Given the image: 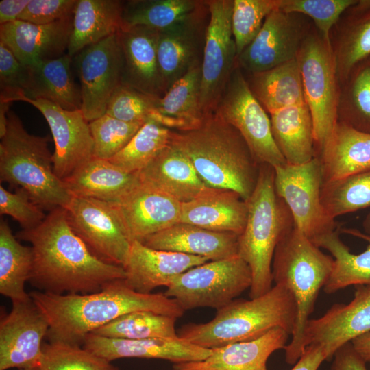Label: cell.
Here are the masks:
<instances>
[{"label":"cell","mask_w":370,"mask_h":370,"mask_svg":"<svg viewBox=\"0 0 370 370\" xmlns=\"http://www.w3.org/2000/svg\"><path fill=\"white\" fill-rule=\"evenodd\" d=\"M326 358L324 348L319 345L312 344L305 348L303 354L291 370H318Z\"/></svg>","instance_id":"obj_53"},{"label":"cell","mask_w":370,"mask_h":370,"mask_svg":"<svg viewBox=\"0 0 370 370\" xmlns=\"http://www.w3.org/2000/svg\"><path fill=\"white\" fill-rule=\"evenodd\" d=\"M269 115L274 141L288 164H301L316 158L313 121L306 102Z\"/></svg>","instance_id":"obj_32"},{"label":"cell","mask_w":370,"mask_h":370,"mask_svg":"<svg viewBox=\"0 0 370 370\" xmlns=\"http://www.w3.org/2000/svg\"><path fill=\"white\" fill-rule=\"evenodd\" d=\"M247 74L251 93L269 114L306 102L297 58L267 71Z\"/></svg>","instance_id":"obj_36"},{"label":"cell","mask_w":370,"mask_h":370,"mask_svg":"<svg viewBox=\"0 0 370 370\" xmlns=\"http://www.w3.org/2000/svg\"><path fill=\"white\" fill-rule=\"evenodd\" d=\"M208 261L201 256L154 249L135 241L123 267L125 280L134 291L149 294L157 287H167L177 275Z\"/></svg>","instance_id":"obj_25"},{"label":"cell","mask_w":370,"mask_h":370,"mask_svg":"<svg viewBox=\"0 0 370 370\" xmlns=\"http://www.w3.org/2000/svg\"><path fill=\"white\" fill-rule=\"evenodd\" d=\"M73 17L46 25L21 20L0 25V42L28 66L59 58L67 51Z\"/></svg>","instance_id":"obj_22"},{"label":"cell","mask_w":370,"mask_h":370,"mask_svg":"<svg viewBox=\"0 0 370 370\" xmlns=\"http://www.w3.org/2000/svg\"><path fill=\"white\" fill-rule=\"evenodd\" d=\"M176 319L153 311H136L121 316L92 333L121 339L173 338L178 337Z\"/></svg>","instance_id":"obj_40"},{"label":"cell","mask_w":370,"mask_h":370,"mask_svg":"<svg viewBox=\"0 0 370 370\" xmlns=\"http://www.w3.org/2000/svg\"><path fill=\"white\" fill-rule=\"evenodd\" d=\"M49 330L45 315L31 297L13 302L0 322V370L39 366Z\"/></svg>","instance_id":"obj_17"},{"label":"cell","mask_w":370,"mask_h":370,"mask_svg":"<svg viewBox=\"0 0 370 370\" xmlns=\"http://www.w3.org/2000/svg\"><path fill=\"white\" fill-rule=\"evenodd\" d=\"M171 130L148 119L129 143L108 160L122 170L136 173L170 144Z\"/></svg>","instance_id":"obj_42"},{"label":"cell","mask_w":370,"mask_h":370,"mask_svg":"<svg viewBox=\"0 0 370 370\" xmlns=\"http://www.w3.org/2000/svg\"><path fill=\"white\" fill-rule=\"evenodd\" d=\"M337 121L370 133V56L356 64L340 84Z\"/></svg>","instance_id":"obj_38"},{"label":"cell","mask_w":370,"mask_h":370,"mask_svg":"<svg viewBox=\"0 0 370 370\" xmlns=\"http://www.w3.org/2000/svg\"><path fill=\"white\" fill-rule=\"evenodd\" d=\"M304 99L313 121L316 157L337 122L339 81L330 40L313 25L297 56Z\"/></svg>","instance_id":"obj_8"},{"label":"cell","mask_w":370,"mask_h":370,"mask_svg":"<svg viewBox=\"0 0 370 370\" xmlns=\"http://www.w3.org/2000/svg\"><path fill=\"white\" fill-rule=\"evenodd\" d=\"M208 21L205 1L188 18L159 30L157 58L164 92L194 66L201 63Z\"/></svg>","instance_id":"obj_18"},{"label":"cell","mask_w":370,"mask_h":370,"mask_svg":"<svg viewBox=\"0 0 370 370\" xmlns=\"http://www.w3.org/2000/svg\"><path fill=\"white\" fill-rule=\"evenodd\" d=\"M199 0H130L124 1L123 26H146L158 30L188 18L204 5Z\"/></svg>","instance_id":"obj_39"},{"label":"cell","mask_w":370,"mask_h":370,"mask_svg":"<svg viewBox=\"0 0 370 370\" xmlns=\"http://www.w3.org/2000/svg\"><path fill=\"white\" fill-rule=\"evenodd\" d=\"M0 214L8 215L18 222L22 230L37 227L45 219L46 214L21 188L14 193L7 190L0 185Z\"/></svg>","instance_id":"obj_49"},{"label":"cell","mask_w":370,"mask_h":370,"mask_svg":"<svg viewBox=\"0 0 370 370\" xmlns=\"http://www.w3.org/2000/svg\"><path fill=\"white\" fill-rule=\"evenodd\" d=\"M51 138L31 134L20 118L8 113L7 129L0 142V179L24 190L45 210L66 208L73 195L54 173Z\"/></svg>","instance_id":"obj_7"},{"label":"cell","mask_w":370,"mask_h":370,"mask_svg":"<svg viewBox=\"0 0 370 370\" xmlns=\"http://www.w3.org/2000/svg\"><path fill=\"white\" fill-rule=\"evenodd\" d=\"M330 44L340 84L370 56V0H357L343 12L330 31Z\"/></svg>","instance_id":"obj_30"},{"label":"cell","mask_w":370,"mask_h":370,"mask_svg":"<svg viewBox=\"0 0 370 370\" xmlns=\"http://www.w3.org/2000/svg\"><path fill=\"white\" fill-rule=\"evenodd\" d=\"M351 343L363 359L370 363V332L354 338Z\"/></svg>","instance_id":"obj_55"},{"label":"cell","mask_w":370,"mask_h":370,"mask_svg":"<svg viewBox=\"0 0 370 370\" xmlns=\"http://www.w3.org/2000/svg\"><path fill=\"white\" fill-rule=\"evenodd\" d=\"M332 360L330 370H367V362L356 352L351 342L338 348Z\"/></svg>","instance_id":"obj_52"},{"label":"cell","mask_w":370,"mask_h":370,"mask_svg":"<svg viewBox=\"0 0 370 370\" xmlns=\"http://www.w3.org/2000/svg\"><path fill=\"white\" fill-rule=\"evenodd\" d=\"M319 159L323 182L370 169V133L337 121Z\"/></svg>","instance_id":"obj_31"},{"label":"cell","mask_w":370,"mask_h":370,"mask_svg":"<svg viewBox=\"0 0 370 370\" xmlns=\"http://www.w3.org/2000/svg\"><path fill=\"white\" fill-rule=\"evenodd\" d=\"M41 370H119L82 346L60 342L44 343L39 363Z\"/></svg>","instance_id":"obj_44"},{"label":"cell","mask_w":370,"mask_h":370,"mask_svg":"<svg viewBox=\"0 0 370 370\" xmlns=\"http://www.w3.org/2000/svg\"><path fill=\"white\" fill-rule=\"evenodd\" d=\"M278 0H234L232 29L237 56L252 42Z\"/></svg>","instance_id":"obj_45"},{"label":"cell","mask_w":370,"mask_h":370,"mask_svg":"<svg viewBox=\"0 0 370 370\" xmlns=\"http://www.w3.org/2000/svg\"><path fill=\"white\" fill-rule=\"evenodd\" d=\"M29 79V66L22 64L12 51L0 42L1 95L24 92Z\"/></svg>","instance_id":"obj_51"},{"label":"cell","mask_w":370,"mask_h":370,"mask_svg":"<svg viewBox=\"0 0 370 370\" xmlns=\"http://www.w3.org/2000/svg\"><path fill=\"white\" fill-rule=\"evenodd\" d=\"M82 347L110 362L123 358H139L180 363L203 360L212 353V349L199 347L179 336L131 340L90 333L85 338Z\"/></svg>","instance_id":"obj_24"},{"label":"cell","mask_w":370,"mask_h":370,"mask_svg":"<svg viewBox=\"0 0 370 370\" xmlns=\"http://www.w3.org/2000/svg\"><path fill=\"white\" fill-rule=\"evenodd\" d=\"M7 103L24 101L43 115L55 144L53 164L55 174L64 181L94 158V143L89 122L81 110H67L43 99H30L21 93L0 95Z\"/></svg>","instance_id":"obj_14"},{"label":"cell","mask_w":370,"mask_h":370,"mask_svg":"<svg viewBox=\"0 0 370 370\" xmlns=\"http://www.w3.org/2000/svg\"><path fill=\"white\" fill-rule=\"evenodd\" d=\"M312 243L328 250L334 258L323 287L326 293L352 285H370V235L356 229L338 227Z\"/></svg>","instance_id":"obj_20"},{"label":"cell","mask_w":370,"mask_h":370,"mask_svg":"<svg viewBox=\"0 0 370 370\" xmlns=\"http://www.w3.org/2000/svg\"><path fill=\"white\" fill-rule=\"evenodd\" d=\"M362 227L365 234L370 235V212L367 214L362 222Z\"/></svg>","instance_id":"obj_57"},{"label":"cell","mask_w":370,"mask_h":370,"mask_svg":"<svg viewBox=\"0 0 370 370\" xmlns=\"http://www.w3.org/2000/svg\"><path fill=\"white\" fill-rule=\"evenodd\" d=\"M214 112L238 131L259 164L277 167L287 163L274 141L268 113L236 64Z\"/></svg>","instance_id":"obj_10"},{"label":"cell","mask_w":370,"mask_h":370,"mask_svg":"<svg viewBox=\"0 0 370 370\" xmlns=\"http://www.w3.org/2000/svg\"><path fill=\"white\" fill-rule=\"evenodd\" d=\"M275 188L288 206L294 226L312 242L340 226L326 213L321 199L323 183L320 160L273 167Z\"/></svg>","instance_id":"obj_11"},{"label":"cell","mask_w":370,"mask_h":370,"mask_svg":"<svg viewBox=\"0 0 370 370\" xmlns=\"http://www.w3.org/2000/svg\"><path fill=\"white\" fill-rule=\"evenodd\" d=\"M29 294L49 322L48 341L79 346L89 334L130 312L149 310L177 319L185 312L164 293H138L125 279L88 294L58 295L40 291Z\"/></svg>","instance_id":"obj_2"},{"label":"cell","mask_w":370,"mask_h":370,"mask_svg":"<svg viewBox=\"0 0 370 370\" xmlns=\"http://www.w3.org/2000/svg\"><path fill=\"white\" fill-rule=\"evenodd\" d=\"M370 332V285L355 286L354 299L347 304H335L317 319H310L304 334V347H323L327 361L345 343Z\"/></svg>","instance_id":"obj_19"},{"label":"cell","mask_w":370,"mask_h":370,"mask_svg":"<svg viewBox=\"0 0 370 370\" xmlns=\"http://www.w3.org/2000/svg\"><path fill=\"white\" fill-rule=\"evenodd\" d=\"M64 209L72 229L97 256L125 266L132 242L114 203L73 196Z\"/></svg>","instance_id":"obj_13"},{"label":"cell","mask_w":370,"mask_h":370,"mask_svg":"<svg viewBox=\"0 0 370 370\" xmlns=\"http://www.w3.org/2000/svg\"><path fill=\"white\" fill-rule=\"evenodd\" d=\"M333 264L332 256L323 253L295 226L275 248L272 261L273 282L290 291L297 307L292 338L284 348L285 361L289 365H295L304 352V330Z\"/></svg>","instance_id":"obj_6"},{"label":"cell","mask_w":370,"mask_h":370,"mask_svg":"<svg viewBox=\"0 0 370 370\" xmlns=\"http://www.w3.org/2000/svg\"><path fill=\"white\" fill-rule=\"evenodd\" d=\"M30 0H1L0 1V25L16 21Z\"/></svg>","instance_id":"obj_54"},{"label":"cell","mask_w":370,"mask_h":370,"mask_svg":"<svg viewBox=\"0 0 370 370\" xmlns=\"http://www.w3.org/2000/svg\"><path fill=\"white\" fill-rule=\"evenodd\" d=\"M170 144L187 156L208 187L232 190L245 201L251 196L260 164L238 131L215 112L193 129L171 130Z\"/></svg>","instance_id":"obj_3"},{"label":"cell","mask_w":370,"mask_h":370,"mask_svg":"<svg viewBox=\"0 0 370 370\" xmlns=\"http://www.w3.org/2000/svg\"><path fill=\"white\" fill-rule=\"evenodd\" d=\"M209 21L201 61L200 103L204 116L215 111L236 66L232 29L234 0H206Z\"/></svg>","instance_id":"obj_12"},{"label":"cell","mask_w":370,"mask_h":370,"mask_svg":"<svg viewBox=\"0 0 370 370\" xmlns=\"http://www.w3.org/2000/svg\"><path fill=\"white\" fill-rule=\"evenodd\" d=\"M78 0H30L18 20L46 25L73 16Z\"/></svg>","instance_id":"obj_50"},{"label":"cell","mask_w":370,"mask_h":370,"mask_svg":"<svg viewBox=\"0 0 370 370\" xmlns=\"http://www.w3.org/2000/svg\"><path fill=\"white\" fill-rule=\"evenodd\" d=\"M10 103L0 101V138L6 132Z\"/></svg>","instance_id":"obj_56"},{"label":"cell","mask_w":370,"mask_h":370,"mask_svg":"<svg viewBox=\"0 0 370 370\" xmlns=\"http://www.w3.org/2000/svg\"><path fill=\"white\" fill-rule=\"evenodd\" d=\"M124 1L78 0L66 53L74 57L85 47L118 33L123 27Z\"/></svg>","instance_id":"obj_34"},{"label":"cell","mask_w":370,"mask_h":370,"mask_svg":"<svg viewBox=\"0 0 370 370\" xmlns=\"http://www.w3.org/2000/svg\"><path fill=\"white\" fill-rule=\"evenodd\" d=\"M159 30L146 26H123L118 32L122 53L121 84L145 94L164 95L158 58Z\"/></svg>","instance_id":"obj_23"},{"label":"cell","mask_w":370,"mask_h":370,"mask_svg":"<svg viewBox=\"0 0 370 370\" xmlns=\"http://www.w3.org/2000/svg\"><path fill=\"white\" fill-rule=\"evenodd\" d=\"M33 267L32 247L23 245L5 220L0 222V293L12 302L23 301L30 296L25 291Z\"/></svg>","instance_id":"obj_37"},{"label":"cell","mask_w":370,"mask_h":370,"mask_svg":"<svg viewBox=\"0 0 370 370\" xmlns=\"http://www.w3.org/2000/svg\"><path fill=\"white\" fill-rule=\"evenodd\" d=\"M249 265L238 256L210 260L177 275L164 294L184 310L208 307L217 310L251 285Z\"/></svg>","instance_id":"obj_9"},{"label":"cell","mask_w":370,"mask_h":370,"mask_svg":"<svg viewBox=\"0 0 370 370\" xmlns=\"http://www.w3.org/2000/svg\"><path fill=\"white\" fill-rule=\"evenodd\" d=\"M289 334L275 328L251 341L212 349L203 360L174 363L173 370H268L267 362L275 351L284 349Z\"/></svg>","instance_id":"obj_26"},{"label":"cell","mask_w":370,"mask_h":370,"mask_svg":"<svg viewBox=\"0 0 370 370\" xmlns=\"http://www.w3.org/2000/svg\"><path fill=\"white\" fill-rule=\"evenodd\" d=\"M18 370H41L39 367V366L36 367H27V368H22L19 369Z\"/></svg>","instance_id":"obj_58"},{"label":"cell","mask_w":370,"mask_h":370,"mask_svg":"<svg viewBox=\"0 0 370 370\" xmlns=\"http://www.w3.org/2000/svg\"><path fill=\"white\" fill-rule=\"evenodd\" d=\"M114 204L132 243L180 222L182 203L140 182Z\"/></svg>","instance_id":"obj_21"},{"label":"cell","mask_w":370,"mask_h":370,"mask_svg":"<svg viewBox=\"0 0 370 370\" xmlns=\"http://www.w3.org/2000/svg\"><path fill=\"white\" fill-rule=\"evenodd\" d=\"M144 123L125 122L106 114L89 122L94 157L108 160L114 157L129 143Z\"/></svg>","instance_id":"obj_46"},{"label":"cell","mask_w":370,"mask_h":370,"mask_svg":"<svg viewBox=\"0 0 370 370\" xmlns=\"http://www.w3.org/2000/svg\"><path fill=\"white\" fill-rule=\"evenodd\" d=\"M72 61L73 57L66 53L59 58L29 66L27 88L24 92H15L33 99L49 101L67 110H81L80 88L73 77Z\"/></svg>","instance_id":"obj_33"},{"label":"cell","mask_w":370,"mask_h":370,"mask_svg":"<svg viewBox=\"0 0 370 370\" xmlns=\"http://www.w3.org/2000/svg\"><path fill=\"white\" fill-rule=\"evenodd\" d=\"M136 174L142 184L182 204L197 197L208 188L187 156L171 144Z\"/></svg>","instance_id":"obj_28"},{"label":"cell","mask_w":370,"mask_h":370,"mask_svg":"<svg viewBox=\"0 0 370 370\" xmlns=\"http://www.w3.org/2000/svg\"><path fill=\"white\" fill-rule=\"evenodd\" d=\"M274 168L260 164L258 180L246 200L247 223L238 236V255L249 265L252 277L250 299L272 288V261L281 239L294 227L291 212L275 190Z\"/></svg>","instance_id":"obj_5"},{"label":"cell","mask_w":370,"mask_h":370,"mask_svg":"<svg viewBox=\"0 0 370 370\" xmlns=\"http://www.w3.org/2000/svg\"><path fill=\"white\" fill-rule=\"evenodd\" d=\"M313 25L301 14L274 10L255 38L237 56L236 64L244 73H254L296 59Z\"/></svg>","instance_id":"obj_15"},{"label":"cell","mask_w":370,"mask_h":370,"mask_svg":"<svg viewBox=\"0 0 370 370\" xmlns=\"http://www.w3.org/2000/svg\"><path fill=\"white\" fill-rule=\"evenodd\" d=\"M357 0H278V9L301 14L313 23L327 40L343 12Z\"/></svg>","instance_id":"obj_47"},{"label":"cell","mask_w":370,"mask_h":370,"mask_svg":"<svg viewBox=\"0 0 370 370\" xmlns=\"http://www.w3.org/2000/svg\"><path fill=\"white\" fill-rule=\"evenodd\" d=\"M159 97L121 84L110 98L106 114L128 123H145L156 111Z\"/></svg>","instance_id":"obj_48"},{"label":"cell","mask_w":370,"mask_h":370,"mask_svg":"<svg viewBox=\"0 0 370 370\" xmlns=\"http://www.w3.org/2000/svg\"><path fill=\"white\" fill-rule=\"evenodd\" d=\"M322 205L328 215L337 217L370 207V169L323 183Z\"/></svg>","instance_id":"obj_41"},{"label":"cell","mask_w":370,"mask_h":370,"mask_svg":"<svg viewBox=\"0 0 370 370\" xmlns=\"http://www.w3.org/2000/svg\"><path fill=\"white\" fill-rule=\"evenodd\" d=\"M201 63L176 81L157 101L160 114L199 124L204 118L200 103Z\"/></svg>","instance_id":"obj_43"},{"label":"cell","mask_w":370,"mask_h":370,"mask_svg":"<svg viewBox=\"0 0 370 370\" xmlns=\"http://www.w3.org/2000/svg\"><path fill=\"white\" fill-rule=\"evenodd\" d=\"M247 214V201L238 194L208 187L197 197L182 204L180 223L240 236Z\"/></svg>","instance_id":"obj_27"},{"label":"cell","mask_w":370,"mask_h":370,"mask_svg":"<svg viewBox=\"0 0 370 370\" xmlns=\"http://www.w3.org/2000/svg\"><path fill=\"white\" fill-rule=\"evenodd\" d=\"M16 236L31 244L29 282L40 291L88 294L126 278L123 267L104 261L89 249L72 229L64 208L49 212L40 225Z\"/></svg>","instance_id":"obj_1"},{"label":"cell","mask_w":370,"mask_h":370,"mask_svg":"<svg viewBox=\"0 0 370 370\" xmlns=\"http://www.w3.org/2000/svg\"><path fill=\"white\" fill-rule=\"evenodd\" d=\"M73 58L80 82L81 110L90 122L106 114L110 98L121 84L123 60L118 33L85 47Z\"/></svg>","instance_id":"obj_16"},{"label":"cell","mask_w":370,"mask_h":370,"mask_svg":"<svg viewBox=\"0 0 370 370\" xmlns=\"http://www.w3.org/2000/svg\"><path fill=\"white\" fill-rule=\"evenodd\" d=\"M297 315L295 299L284 286L275 284L264 295L249 300L237 299L217 310L204 323H188L180 338L206 349L256 339L275 328L292 335Z\"/></svg>","instance_id":"obj_4"},{"label":"cell","mask_w":370,"mask_h":370,"mask_svg":"<svg viewBox=\"0 0 370 370\" xmlns=\"http://www.w3.org/2000/svg\"><path fill=\"white\" fill-rule=\"evenodd\" d=\"M64 183L73 196L116 203L140 181L108 160L92 158Z\"/></svg>","instance_id":"obj_35"},{"label":"cell","mask_w":370,"mask_h":370,"mask_svg":"<svg viewBox=\"0 0 370 370\" xmlns=\"http://www.w3.org/2000/svg\"><path fill=\"white\" fill-rule=\"evenodd\" d=\"M238 235L177 223L143 242L157 250L177 252L217 260L238 255Z\"/></svg>","instance_id":"obj_29"}]
</instances>
